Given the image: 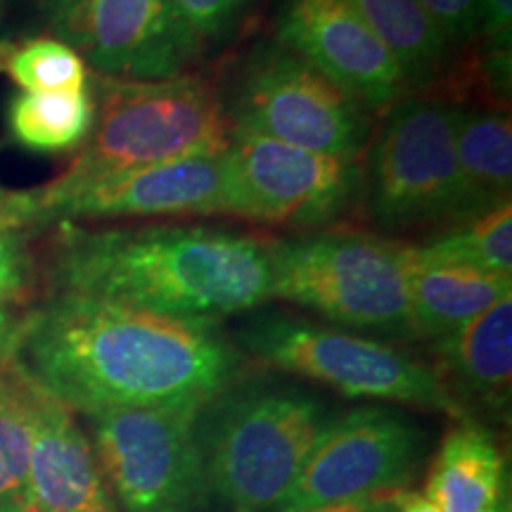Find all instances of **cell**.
Listing matches in <instances>:
<instances>
[{"mask_svg":"<svg viewBox=\"0 0 512 512\" xmlns=\"http://www.w3.org/2000/svg\"><path fill=\"white\" fill-rule=\"evenodd\" d=\"M12 351L46 392L88 418L211 401L240 368L214 323L64 292L17 323Z\"/></svg>","mask_w":512,"mask_h":512,"instance_id":"obj_1","label":"cell"},{"mask_svg":"<svg viewBox=\"0 0 512 512\" xmlns=\"http://www.w3.org/2000/svg\"><path fill=\"white\" fill-rule=\"evenodd\" d=\"M55 290L195 323L271 299L268 242L211 226H62L50 254Z\"/></svg>","mask_w":512,"mask_h":512,"instance_id":"obj_2","label":"cell"},{"mask_svg":"<svg viewBox=\"0 0 512 512\" xmlns=\"http://www.w3.org/2000/svg\"><path fill=\"white\" fill-rule=\"evenodd\" d=\"M330 420L294 387L223 389L197 422L211 508L278 512Z\"/></svg>","mask_w":512,"mask_h":512,"instance_id":"obj_3","label":"cell"},{"mask_svg":"<svg viewBox=\"0 0 512 512\" xmlns=\"http://www.w3.org/2000/svg\"><path fill=\"white\" fill-rule=\"evenodd\" d=\"M271 299L349 330L415 339L411 245L363 230L323 228L268 242Z\"/></svg>","mask_w":512,"mask_h":512,"instance_id":"obj_4","label":"cell"},{"mask_svg":"<svg viewBox=\"0 0 512 512\" xmlns=\"http://www.w3.org/2000/svg\"><path fill=\"white\" fill-rule=\"evenodd\" d=\"M91 91L93 128L62 176L114 174L228 150L233 126L226 102L204 76L147 81L98 76Z\"/></svg>","mask_w":512,"mask_h":512,"instance_id":"obj_5","label":"cell"},{"mask_svg":"<svg viewBox=\"0 0 512 512\" xmlns=\"http://www.w3.org/2000/svg\"><path fill=\"white\" fill-rule=\"evenodd\" d=\"M238 342L264 366L325 384L349 399L463 415L437 368L377 339L287 313H264L242 325Z\"/></svg>","mask_w":512,"mask_h":512,"instance_id":"obj_6","label":"cell"},{"mask_svg":"<svg viewBox=\"0 0 512 512\" xmlns=\"http://www.w3.org/2000/svg\"><path fill=\"white\" fill-rule=\"evenodd\" d=\"M453 110L446 100L406 95L384 114L361 166V202L377 228L411 233L465 221Z\"/></svg>","mask_w":512,"mask_h":512,"instance_id":"obj_7","label":"cell"},{"mask_svg":"<svg viewBox=\"0 0 512 512\" xmlns=\"http://www.w3.org/2000/svg\"><path fill=\"white\" fill-rule=\"evenodd\" d=\"M223 155L88 178L57 176L41 188L5 192L0 221L27 230L48 223L69 226L72 221L228 216Z\"/></svg>","mask_w":512,"mask_h":512,"instance_id":"obj_8","label":"cell"},{"mask_svg":"<svg viewBox=\"0 0 512 512\" xmlns=\"http://www.w3.org/2000/svg\"><path fill=\"white\" fill-rule=\"evenodd\" d=\"M223 102L233 128L323 155L358 159L373 138L366 107L278 41L252 48Z\"/></svg>","mask_w":512,"mask_h":512,"instance_id":"obj_9","label":"cell"},{"mask_svg":"<svg viewBox=\"0 0 512 512\" xmlns=\"http://www.w3.org/2000/svg\"><path fill=\"white\" fill-rule=\"evenodd\" d=\"M209 401L91 415L93 451L124 512H211L197 422Z\"/></svg>","mask_w":512,"mask_h":512,"instance_id":"obj_10","label":"cell"},{"mask_svg":"<svg viewBox=\"0 0 512 512\" xmlns=\"http://www.w3.org/2000/svg\"><path fill=\"white\" fill-rule=\"evenodd\" d=\"M228 216L323 230L361 202L358 159L323 155L233 128L226 150Z\"/></svg>","mask_w":512,"mask_h":512,"instance_id":"obj_11","label":"cell"},{"mask_svg":"<svg viewBox=\"0 0 512 512\" xmlns=\"http://www.w3.org/2000/svg\"><path fill=\"white\" fill-rule=\"evenodd\" d=\"M41 10L55 38L112 79H171L204 48L171 0H41Z\"/></svg>","mask_w":512,"mask_h":512,"instance_id":"obj_12","label":"cell"},{"mask_svg":"<svg viewBox=\"0 0 512 512\" xmlns=\"http://www.w3.org/2000/svg\"><path fill=\"white\" fill-rule=\"evenodd\" d=\"M422 458V432L392 408H356L332 418L278 512H313L330 505L403 491Z\"/></svg>","mask_w":512,"mask_h":512,"instance_id":"obj_13","label":"cell"},{"mask_svg":"<svg viewBox=\"0 0 512 512\" xmlns=\"http://www.w3.org/2000/svg\"><path fill=\"white\" fill-rule=\"evenodd\" d=\"M275 41L370 114L387 112L411 91L399 62L347 0H285L275 22Z\"/></svg>","mask_w":512,"mask_h":512,"instance_id":"obj_14","label":"cell"},{"mask_svg":"<svg viewBox=\"0 0 512 512\" xmlns=\"http://www.w3.org/2000/svg\"><path fill=\"white\" fill-rule=\"evenodd\" d=\"M27 512H119L74 411L38 384Z\"/></svg>","mask_w":512,"mask_h":512,"instance_id":"obj_15","label":"cell"},{"mask_svg":"<svg viewBox=\"0 0 512 512\" xmlns=\"http://www.w3.org/2000/svg\"><path fill=\"white\" fill-rule=\"evenodd\" d=\"M437 373L453 399H472L503 411L512 380V294L434 342ZM460 406V403H458ZM463 408V406H460Z\"/></svg>","mask_w":512,"mask_h":512,"instance_id":"obj_16","label":"cell"},{"mask_svg":"<svg viewBox=\"0 0 512 512\" xmlns=\"http://www.w3.org/2000/svg\"><path fill=\"white\" fill-rule=\"evenodd\" d=\"M427 498L441 512H510L505 458L479 422L463 420L446 434L427 479Z\"/></svg>","mask_w":512,"mask_h":512,"instance_id":"obj_17","label":"cell"},{"mask_svg":"<svg viewBox=\"0 0 512 512\" xmlns=\"http://www.w3.org/2000/svg\"><path fill=\"white\" fill-rule=\"evenodd\" d=\"M411 323L415 337L451 335L479 313L512 294V278L458 264H432L413 256L411 245Z\"/></svg>","mask_w":512,"mask_h":512,"instance_id":"obj_18","label":"cell"},{"mask_svg":"<svg viewBox=\"0 0 512 512\" xmlns=\"http://www.w3.org/2000/svg\"><path fill=\"white\" fill-rule=\"evenodd\" d=\"M453 143L463 185L465 221L510 204L512 126L508 114L484 107H456Z\"/></svg>","mask_w":512,"mask_h":512,"instance_id":"obj_19","label":"cell"},{"mask_svg":"<svg viewBox=\"0 0 512 512\" xmlns=\"http://www.w3.org/2000/svg\"><path fill=\"white\" fill-rule=\"evenodd\" d=\"M399 62L408 86L437 81L448 62V41L420 0H347Z\"/></svg>","mask_w":512,"mask_h":512,"instance_id":"obj_20","label":"cell"},{"mask_svg":"<svg viewBox=\"0 0 512 512\" xmlns=\"http://www.w3.org/2000/svg\"><path fill=\"white\" fill-rule=\"evenodd\" d=\"M95 119L91 86L69 93H17L8 105L12 143L38 155L81 150Z\"/></svg>","mask_w":512,"mask_h":512,"instance_id":"obj_21","label":"cell"},{"mask_svg":"<svg viewBox=\"0 0 512 512\" xmlns=\"http://www.w3.org/2000/svg\"><path fill=\"white\" fill-rule=\"evenodd\" d=\"M38 382L15 351L0 361V512H27Z\"/></svg>","mask_w":512,"mask_h":512,"instance_id":"obj_22","label":"cell"},{"mask_svg":"<svg viewBox=\"0 0 512 512\" xmlns=\"http://www.w3.org/2000/svg\"><path fill=\"white\" fill-rule=\"evenodd\" d=\"M413 256L432 264H458L512 278V204H503L479 219L444 228Z\"/></svg>","mask_w":512,"mask_h":512,"instance_id":"obj_23","label":"cell"},{"mask_svg":"<svg viewBox=\"0 0 512 512\" xmlns=\"http://www.w3.org/2000/svg\"><path fill=\"white\" fill-rule=\"evenodd\" d=\"M0 72L8 74L24 93H69L91 86L83 57L55 36L0 46Z\"/></svg>","mask_w":512,"mask_h":512,"instance_id":"obj_24","label":"cell"},{"mask_svg":"<svg viewBox=\"0 0 512 512\" xmlns=\"http://www.w3.org/2000/svg\"><path fill=\"white\" fill-rule=\"evenodd\" d=\"M171 3L192 34L207 43L221 41L235 29L249 0H171Z\"/></svg>","mask_w":512,"mask_h":512,"instance_id":"obj_25","label":"cell"},{"mask_svg":"<svg viewBox=\"0 0 512 512\" xmlns=\"http://www.w3.org/2000/svg\"><path fill=\"white\" fill-rule=\"evenodd\" d=\"M29 264L24 230L0 221V306L15 302L27 290Z\"/></svg>","mask_w":512,"mask_h":512,"instance_id":"obj_26","label":"cell"},{"mask_svg":"<svg viewBox=\"0 0 512 512\" xmlns=\"http://www.w3.org/2000/svg\"><path fill=\"white\" fill-rule=\"evenodd\" d=\"M441 34L451 43H465L479 34L482 0H420Z\"/></svg>","mask_w":512,"mask_h":512,"instance_id":"obj_27","label":"cell"},{"mask_svg":"<svg viewBox=\"0 0 512 512\" xmlns=\"http://www.w3.org/2000/svg\"><path fill=\"white\" fill-rule=\"evenodd\" d=\"M479 34H484L491 57H510L512 0H482Z\"/></svg>","mask_w":512,"mask_h":512,"instance_id":"obj_28","label":"cell"},{"mask_svg":"<svg viewBox=\"0 0 512 512\" xmlns=\"http://www.w3.org/2000/svg\"><path fill=\"white\" fill-rule=\"evenodd\" d=\"M403 496H406V491H394V494L370 496V498H361V501H354V503L330 505V508H320L313 512H399Z\"/></svg>","mask_w":512,"mask_h":512,"instance_id":"obj_29","label":"cell"},{"mask_svg":"<svg viewBox=\"0 0 512 512\" xmlns=\"http://www.w3.org/2000/svg\"><path fill=\"white\" fill-rule=\"evenodd\" d=\"M15 330L17 320L12 318L8 306H0V361H3L5 354H10L12 344H15Z\"/></svg>","mask_w":512,"mask_h":512,"instance_id":"obj_30","label":"cell"},{"mask_svg":"<svg viewBox=\"0 0 512 512\" xmlns=\"http://www.w3.org/2000/svg\"><path fill=\"white\" fill-rule=\"evenodd\" d=\"M399 512H441L427 494H406Z\"/></svg>","mask_w":512,"mask_h":512,"instance_id":"obj_31","label":"cell"},{"mask_svg":"<svg viewBox=\"0 0 512 512\" xmlns=\"http://www.w3.org/2000/svg\"><path fill=\"white\" fill-rule=\"evenodd\" d=\"M3 197H5V190H3V188H0V202H3Z\"/></svg>","mask_w":512,"mask_h":512,"instance_id":"obj_32","label":"cell"}]
</instances>
